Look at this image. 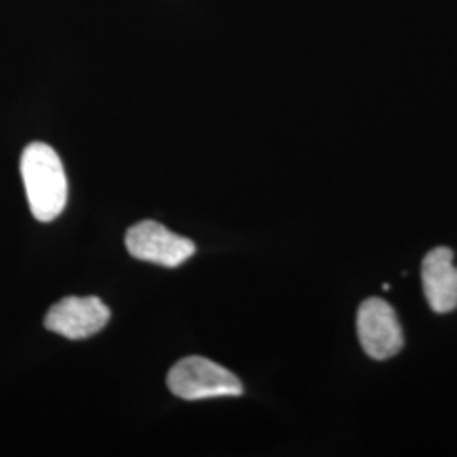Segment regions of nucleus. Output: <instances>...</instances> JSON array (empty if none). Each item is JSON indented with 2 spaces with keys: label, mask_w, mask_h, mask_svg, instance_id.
Masks as SVG:
<instances>
[{
  "label": "nucleus",
  "mask_w": 457,
  "mask_h": 457,
  "mask_svg": "<svg viewBox=\"0 0 457 457\" xmlns=\"http://www.w3.org/2000/svg\"><path fill=\"white\" fill-rule=\"evenodd\" d=\"M21 175L31 212L39 222H51L65 211V168L53 147L45 143L26 147L21 158Z\"/></svg>",
  "instance_id": "1"
},
{
  "label": "nucleus",
  "mask_w": 457,
  "mask_h": 457,
  "mask_svg": "<svg viewBox=\"0 0 457 457\" xmlns=\"http://www.w3.org/2000/svg\"><path fill=\"white\" fill-rule=\"evenodd\" d=\"M168 388L183 400L239 396L243 383L228 368L202 356L179 361L168 373Z\"/></svg>",
  "instance_id": "2"
},
{
  "label": "nucleus",
  "mask_w": 457,
  "mask_h": 457,
  "mask_svg": "<svg viewBox=\"0 0 457 457\" xmlns=\"http://www.w3.org/2000/svg\"><path fill=\"white\" fill-rule=\"evenodd\" d=\"M126 247L136 260L177 268L195 254L188 237L179 236L156 220H141L126 234Z\"/></svg>",
  "instance_id": "3"
},
{
  "label": "nucleus",
  "mask_w": 457,
  "mask_h": 457,
  "mask_svg": "<svg viewBox=\"0 0 457 457\" xmlns=\"http://www.w3.org/2000/svg\"><path fill=\"white\" fill-rule=\"evenodd\" d=\"M358 336L364 353L376 361L390 360L403 347V330L392 305L368 298L358 312Z\"/></svg>",
  "instance_id": "4"
},
{
  "label": "nucleus",
  "mask_w": 457,
  "mask_h": 457,
  "mask_svg": "<svg viewBox=\"0 0 457 457\" xmlns=\"http://www.w3.org/2000/svg\"><path fill=\"white\" fill-rule=\"evenodd\" d=\"M109 319V307L97 296H66L49 309L45 326L66 339L79 341L100 332Z\"/></svg>",
  "instance_id": "5"
},
{
  "label": "nucleus",
  "mask_w": 457,
  "mask_h": 457,
  "mask_svg": "<svg viewBox=\"0 0 457 457\" xmlns=\"http://www.w3.org/2000/svg\"><path fill=\"white\" fill-rule=\"evenodd\" d=\"M449 247L432 249L422 262L424 294L430 309L449 313L457 309V268Z\"/></svg>",
  "instance_id": "6"
}]
</instances>
